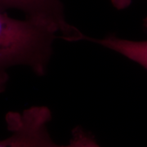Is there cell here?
<instances>
[{
	"label": "cell",
	"mask_w": 147,
	"mask_h": 147,
	"mask_svg": "<svg viewBox=\"0 0 147 147\" xmlns=\"http://www.w3.org/2000/svg\"><path fill=\"white\" fill-rule=\"evenodd\" d=\"M58 34L53 29L34 21L19 20L0 11V93L5 91L9 69L27 66L42 76L47 73Z\"/></svg>",
	"instance_id": "obj_1"
},
{
	"label": "cell",
	"mask_w": 147,
	"mask_h": 147,
	"mask_svg": "<svg viewBox=\"0 0 147 147\" xmlns=\"http://www.w3.org/2000/svg\"><path fill=\"white\" fill-rule=\"evenodd\" d=\"M51 120L52 112L43 105L7 113L6 123L10 135L0 140V147H57L48 131Z\"/></svg>",
	"instance_id": "obj_2"
},
{
	"label": "cell",
	"mask_w": 147,
	"mask_h": 147,
	"mask_svg": "<svg viewBox=\"0 0 147 147\" xmlns=\"http://www.w3.org/2000/svg\"><path fill=\"white\" fill-rule=\"evenodd\" d=\"M11 9L21 11L26 19L53 29L65 41L76 42L88 38L65 19L61 0H0V11L7 12Z\"/></svg>",
	"instance_id": "obj_3"
},
{
	"label": "cell",
	"mask_w": 147,
	"mask_h": 147,
	"mask_svg": "<svg viewBox=\"0 0 147 147\" xmlns=\"http://www.w3.org/2000/svg\"><path fill=\"white\" fill-rule=\"evenodd\" d=\"M143 28L147 33V16L143 20ZM103 47L120 54L147 69V39L142 41L130 40L109 34L102 38H88Z\"/></svg>",
	"instance_id": "obj_4"
},
{
	"label": "cell",
	"mask_w": 147,
	"mask_h": 147,
	"mask_svg": "<svg viewBox=\"0 0 147 147\" xmlns=\"http://www.w3.org/2000/svg\"><path fill=\"white\" fill-rule=\"evenodd\" d=\"M57 147H101L94 137L81 127H74L71 131V138L66 145H57Z\"/></svg>",
	"instance_id": "obj_5"
},
{
	"label": "cell",
	"mask_w": 147,
	"mask_h": 147,
	"mask_svg": "<svg viewBox=\"0 0 147 147\" xmlns=\"http://www.w3.org/2000/svg\"><path fill=\"white\" fill-rule=\"evenodd\" d=\"M110 2L117 10H123L131 5L132 0H110Z\"/></svg>",
	"instance_id": "obj_6"
}]
</instances>
